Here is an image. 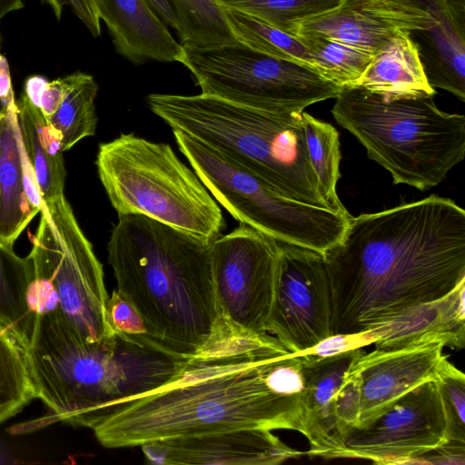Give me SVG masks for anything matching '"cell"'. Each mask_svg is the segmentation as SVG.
<instances>
[{
    "label": "cell",
    "instance_id": "cell-1",
    "mask_svg": "<svg viewBox=\"0 0 465 465\" xmlns=\"http://www.w3.org/2000/svg\"><path fill=\"white\" fill-rule=\"evenodd\" d=\"M304 361L272 334L233 335L164 387L110 407L91 430L105 448L238 429L302 433Z\"/></svg>",
    "mask_w": 465,
    "mask_h": 465
},
{
    "label": "cell",
    "instance_id": "cell-2",
    "mask_svg": "<svg viewBox=\"0 0 465 465\" xmlns=\"http://www.w3.org/2000/svg\"><path fill=\"white\" fill-rule=\"evenodd\" d=\"M322 256L331 334L365 331L465 281V211L430 195L351 217L340 242Z\"/></svg>",
    "mask_w": 465,
    "mask_h": 465
},
{
    "label": "cell",
    "instance_id": "cell-3",
    "mask_svg": "<svg viewBox=\"0 0 465 465\" xmlns=\"http://www.w3.org/2000/svg\"><path fill=\"white\" fill-rule=\"evenodd\" d=\"M211 242L141 214L118 215L107 243L117 292L148 336L190 359L233 333L219 309Z\"/></svg>",
    "mask_w": 465,
    "mask_h": 465
},
{
    "label": "cell",
    "instance_id": "cell-4",
    "mask_svg": "<svg viewBox=\"0 0 465 465\" xmlns=\"http://www.w3.org/2000/svg\"><path fill=\"white\" fill-rule=\"evenodd\" d=\"M147 103L172 129L212 146L279 193L328 208L309 161L302 114H270L203 94H151Z\"/></svg>",
    "mask_w": 465,
    "mask_h": 465
},
{
    "label": "cell",
    "instance_id": "cell-5",
    "mask_svg": "<svg viewBox=\"0 0 465 465\" xmlns=\"http://www.w3.org/2000/svg\"><path fill=\"white\" fill-rule=\"evenodd\" d=\"M331 114L365 147L394 184L425 191L443 182L465 156V116L440 110L432 97L384 100L341 87Z\"/></svg>",
    "mask_w": 465,
    "mask_h": 465
},
{
    "label": "cell",
    "instance_id": "cell-6",
    "mask_svg": "<svg viewBox=\"0 0 465 465\" xmlns=\"http://www.w3.org/2000/svg\"><path fill=\"white\" fill-rule=\"evenodd\" d=\"M25 350L36 397L48 411L14 427L13 433L56 422L91 429L126 387L129 366L123 351L110 340L87 341L58 308L35 313Z\"/></svg>",
    "mask_w": 465,
    "mask_h": 465
},
{
    "label": "cell",
    "instance_id": "cell-7",
    "mask_svg": "<svg viewBox=\"0 0 465 465\" xmlns=\"http://www.w3.org/2000/svg\"><path fill=\"white\" fill-rule=\"evenodd\" d=\"M95 164L118 215H144L211 242L222 235L218 203L168 143L121 134L99 144Z\"/></svg>",
    "mask_w": 465,
    "mask_h": 465
},
{
    "label": "cell",
    "instance_id": "cell-8",
    "mask_svg": "<svg viewBox=\"0 0 465 465\" xmlns=\"http://www.w3.org/2000/svg\"><path fill=\"white\" fill-rule=\"evenodd\" d=\"M181 153L207 190L231 215L277 242L324 252L338 243L351 218L288 197L228 156L178 129Z\"/></svg>",
    "mask_w": 465,
    "mask_h": 465
},
{
    "label": "cell",
    "instance_id": "cell-9",
    "mask_svg": "<svg viewBox=\"0 0 465 465\" xmlns=\"http://www.w3.org/2000/svg\"><path fill=\"white\" fill-rule=\"evenodd\" d=\"M28 255L34 268L28 302L35 314L60 309L87 341L115 334L107 312L103 265L64 195L44 203Z\"/></svg>",
    "mask_w": 465,
    "mask_h": 465
},
{
    "label": "cell",
    "instance_id": "cell-10",
    "mask_svg": "<svg viewBox=\"0 0 465 465\" xmlns=\"http://www.w3.org/2000/svg\"><path fill=\"white\" fill-rule=\"evenodd\" d=\"M182 63L203 94L270 114H302L335 98L341 87L312 68L252 50L242 44L184 47Z\"/></svg>",
    "mask_w": 465,
    "mask_h": 465
},
{
    "label": "cell",
    "instance_id": "cell-11",
    "mask_svg": "<svg viewBox=\"0 0 465 465\" xmlns=\"http://www.w3.org/2000/svg\"><path fill=\"white\" fill-rule=\"evenodd\" d=\"M213 281L221 316L242 335L269 333L276 294L278 242L240 223L211 244Z\"/></svg>",
    "mask_w": 465,
    "mask_h": 465
},
{
    "label": "cell",
    "instance_id": "cell-12",
    "mask_svg": "<svg viewBox=\"0 0 465 465\" xmlns=\"http://www.w3.org/2000/svg\"><path fill=\"white\" fill-rule=\"evenodd\" d=\"M446 441L439 389L436 381L430 380L408 391L369 424L347 428L341 458L378 464L410 463Z\"/></svg>",
    "mask_w": 465,
    "mask_h": 465
},
{
    "label": "cell",
    "instance_id": "cell-13",
    "mask_svg": "<svg viewBox=\"0 0 465 465\" xmlns=\"http://www.w3.org/2000/svg\"><path fill=\"white\" fill-rule=\"evenodd\" d=\"M279 276L268 332L291 353H302L331 335V302L323 256L278 242Z\"/></svg>",
    "mask_w": 465,
    "mask_h": 465
},
{
    "label": "cell",
    "instance_id": "cell-14",
    "mask_svg": "<svg viewBox=\"0 0 465 465\" xmlns=\"http://www.w3.org/2000/svg\"><path fill=\"white\" fill-rule=\"evenodd\" d=\"M442 341H425L399 349L362 352L349 372L361 380V406L357 427H363L391 409L408 391L434 380L446 359Z\"/></svg>",
    "mask_w": 465,
    "mask_h": 465
},
{
    "label": "cell",
    "instance_id": "cell-15",
    "mask_svg": "<svg viewBox=\"0 0 465 465\" xmlns=\"http://www.w3.org/2000/svg\"><path fill=\"white\" fill-rule=\"evenodd\" d=\"M150 464L275 465L302 452L266 429H238L171 438L141 446Z\"/></svg>",
    "mask_w": 465,
    "mask_h": 465
},
{
    "label": "cell",
    "instance_id": "cell-16",
    "mask_svg": "<svg viewBox=\"0 0 465 465\" xmlns=\"http://www.w3.org/2000/svg\"><path fill=\"white\" fill-rule=\"evenodd\" d=\"M437 24L429 15L391 0H341L298 24L294 36L322 35L374 55L397 34Z\"/></svg>",
    "mask_w": 465,
    "mask_h": 465
},
{
    "label": "cell",
    "instance_id": "cell-17",
    "mask_svg": "<svg viewBox=\"0 0 465 465\" xmlns=\"http://www.w3.org/2000/svg\"><path fill=\"white\" fill-rule=\"evenodd\" d=\"M0 104V243L14 248L44 202L22 144L15 94Z\"/></svg>",
    "mask_w": 465,
    "mask_h": 465
},
{
    "label": "cell",
    "instance_id": "cell-18",
    "mask_svg": "<svg viewBox=\"0 0 465 465\" xmlns=\"http://www.w3.org/2000/svg\"><path fill=\"white\" fill-rule=\"evenodd\" d=\"M465 281L445 296L408 307L367 330L377 350L399 349L425 341L465 346Z\"/></svg>",
    "mask_w": 465,
    "mask_h": 465
},
{
    "label": "cell",
    "instance_id": "cell-19",
    "mask_svg": "<svg viewBox=\"0 0 465 465\" xmlns=\"http://www.w3.org/2000/svg\"><path fill=\"white\" fill-rule=\"evenodd\" d=\"M362 348L317 358L305 356L302 394V431L309 442V456L341 458L343 450L341 435L334 413V399L344 374Z\"/></svg>",
    "mask_w": 465,
    "mask_h": 465
},
{
    "label": "cell",
    "instance_id": "cell-20",
    "mask_svg": "<svg viewBox=\"0 0 465 465\" xmlns=\"http://www.w3.org/2000/svg\"><path fill=\"white\" fill-rule=\"evenodd\" d=\"M116 52L134 64L181 62L183 48L145 0H94Z\"/></svg>",
    "mask_w": 465,
    "mask_h": 465
},
{
    "label": "cell",
    "instance_id": "cell-21",
    "mask_svg": "<svg viewBox=\"0 0 465 465\" xmlns=\"http://www.w3.org/2000/svg\"><path fill=\"white\" fill-rule=\"evenodd\" d=\"M411 31L393 36L376 53L351 86L363 88L384 100L433 97L436 91L424 74Z\"/></svg>",
    "mask_w": 465,
    "mask_h": 465
},
{
    "label": "cell",
    "instance_id": "cell-22",
    "mask_svg": "<svg viewBox=\"0 0 465 465\" xmlns=\"http://www.w3.org/2000/svg\"><path fill=\"white\" fill-rule=\"evenodd\" d=\"M22 144L44 203L64 195L66 171L62 136L23 94L16 102Z\"/></svg>",
    "mask_w": 465,
    "mask_h": 465
},
{
    "label": "cell",
    "instance_id": "cell-23",
    "mask_svg": "<svg viewBox=\"0 0 465 465\" xmlns=\"http://www.w3.org/2000/svg\"><path fill=\"white\" fill-rule=\"evenodd\" d=\"M410 36L431 87L444 89L465 100V35L451 23L413 30Z\"/></svg>",
    "mask_w": 465,
    "mask_h": 465
},
{
    "label": "cell",
    "instance_id": "cell-24",
    "mask_svg": "<svg viewBox=\"0 0 465 465\" xmlns=\"http://www.w3.org/2000/svg\"><path fill=\"white\" fill-rule=\"evenodd\" d=\"M33 279L30 258H22L14 248L0 243V323L24 349L29 341L35 316L28 302Z\"/></svg>",
    "mask_w": 465,
    "mask_h": 465
},
{
    "label": "cell",
    "instance_id": "cell-25",
    "mask_svg": "<svg viewBox=\"0 0 465 465\" xmlns=\"http://www.w3.org/2000/svg\"><path fill=\"white\" fill-rule=\"evenodd\" d=\"M98 85L91 74L68 75V85L57 110L47 120L61 134L63 151L71 149L85 137L93 136L97 126L94 101Z\"/></svg>",
    "mask_w": 465,
    "mask_h": 465
},
{
    "label": "cell",
    "instance_id": "cell-26",
    "mask_svg": "<svg viewBox=\"0 0 465 465\" xmlns=\"http://www.w3.org/2000/svg\"><path fill=\"white\" fill-rule=\"evenodd\" d=\"M302 122L308 157L320 195L329 209L346 211L336 193L341 158L339 133L331 124L305 112L302 113Z\"/></svg>",
    "mask_w": 465,
    "mask_h": 465
},
{
    "label": "cell",
    "instance_id": "cell-27",
    "mask_svg": "<svg viewBox=\"0 0 465 465\" xmlns=\"http://www.w3.org/2000/svg\"><path fill=\"white\" fill-rule=\"evenodd\" d=\"M177 35L184 47L209 48L239 42L234 37L218 0H169Z\"/></svg>",
    "mask_w": 465,
    "mask_h": 465
},
{
    "label": "cell",
    "instance_id": "cell-28",
    "mask_svg": "<svg viewBox=\"0 0 465 465\" xmlns=\"http://www.w3.org/2000/svg\"><path fill=\"white\" fill-rule=\"evenodd\" d=\"M37 399L26 352L0 323V424Z\"/></svg>",
    "mask_w": 465,
    "mask_h": 465
},
{
    "label": "cell",
    "instance_id": "cell-29",
    "mask_svg": "<svg viewBox=\"0 0 465 465\" xmlns=\"http://www.w3.org/2000/svg\"><path fill=\"white\" fill-rule=\"evenodd\" d=\"M295 36L306 47L312 67L340 87L353 85L373 57L368 52L322 35Z\"/></svg>",
    "mask_w": 465,
    "mask_h": 465
},
{
    "label": "cell",
    "instance_id": "cell-30",
    "mask_svg": "<svg viewBox=\"0 0 465 465\" xmlns=\"http://www.w3.org/2000/svg\"><path fill=\"white\" fill-rule=\"evenodd\" d=\"M223 9L227 23L240 44L267 55L297 62L312 68L306 47L296 36L238 10Z\"/></svg>",
    "mask_w": 465,
    "mask_h": 465
},
{
    "label": "cell",
    "instance_id": "cell-31",
    "mask_svg": "<svg viewBox=\"0 0 465 465\" xmlns=\"http://www.w3.org/2000/svg\"><path fill=\"white\" fill-rule=\"evenodd\" d=\"M341 0H218L223 8L235 9L259 18L294 35L298 24L332 9Z\"/></svg>",
    "mask_w": 465,
    "mask_h": 465
},
{
    "label": "cell",
    "instance_id": "cell-32",
    "mask_svg": "<svg viewBox=\"0 0 465 465\" xmlns=\"http://www.w3.org/2000/svg\"><path fill=\"white\" fill-rule=\"evenodd\" d=\"M434 381L445 414L447 441L465 445V376L446 358Z\"/></svg>",
    "mask_w": 465,
    "mask_h": 465
},
{
    "label": "cell",
    "instance_id": "cell-33",
    "mask_svg": "<svg viewBox=\"0 0 465 465\" xmlns=\"http://www.w3.org/2000/svg\"><path fill=\"white\" fill-rule=\"evenodd\" d=\"M68 85V75L48 81L41 75L26 79L24 94L48 119L61 104Z\"/></svg>",
    "mask_w": 465,
    "mask_h": 465
},
{
    "label": "cell",
    "instance_id": "cell-34",
    "mask_svg": "<svg viewBox=\"0 0 465 465\" xmlns=\"http://www.w3.org/2000/svg\"><path fill=\"white\" fill-rule=\"evenodd\" d=\"M361 406V380L358 374H344L334 399V413L338 430L341 435L347 428L358 423Z\"/></svg>",
    "mask_w": 465,
    "mask_h": 465
},
{
    "label": "cell",
    "instance_id": "cell-35",
    "mask_svg": "<svg viewBox=\"0 0 465 465\" xmlns=\"http://www.w3.org/2000/svg\"><path fill=\"white\" fill-rule=\"evenodd\" d=\"M110 322L115 331L131 335H148L143 320L135 308L124 299L117 290L107 301Z\"/></svg>",
    "mask_w": 465,
    "mask_h": 465
},
{
    "label": "cell",
    "instance_id": "cell-36",
    "mask_svg": "<svg viewBox=\"0 0 465 465\" xmlns=\"http://www.w3.org/2000/svg\"><path fill=\"white\" fill-rule=\"evenodd\" d=\"M373 341L369 331L350 334L336 333L328 336L305 352L317 358H324L363 348Z\"/></svg>",
    "mask_w": 465,
    "mask_h": 465
},
{
    "label": "cell",
    "instance_id": "cell-37",
    "mask_svg": "<svg viewBox=\"0 0 465 465\" xmlns=\"http://www.w3.org/2000/svg\"><path fill=\"white\" fill-rule=\"evenodd\" d=\"M52 7L57 19H60L64 5H70L76 16L85 25L91 34L100 36V18L94 0H45Z\"/></svg>",
    "mask_w": 465,
    "mask_h": 465
},
{
    "label": "cell",
    "instance_id": "cell-38",
    "mask_svg": "<svg viewBox=\"0 0 465 465\" xmlns=\"http://www.w3.org/2000/svg\"><path fill=\"white\" fill-rule=\"evenodd\" d=\"M429 15L436 23H451L445 15L440 0H391ZM452 24V23H451ZM458 30V29H457Z\"/></svg>",
    "mask_w": 465,
    "mask_h": 465
},
{
    "label": "cell",
    "instance_id": "cell-39",
    "mask_svg": "<svg viewBox=\"0 0 465 465\" xmlns=\"http://www.w3.org/2000/svg\"><path fill=\"white\" fill-rule=\"evenodd\" d=\"M440 3L449 20L465 35V0H440Z\"/></svg>",
    "mask_w": 465,
    "mask_h": 465
},
{
    "label": "cell",
    "instance_id": "cell-40",
    "mask_svg": "<svg viewBox=\"0 0 465 465\" xmlns=\"http://www.w3.org/2000/svg\"><path fill=\"white\" fill-rule=\"evenodd\" d=\"M161 20L177 30V20L169 0H145Z\"/></svg>",
    "mask_w": 465,
    "mask_h": 465
},
{
    "label": "cell",
    "instance_id": "cell-41",
    "mask_svg": "<svg viewBox=\"0 0 465 465\" xmlns=\"http://www.w3.org/2000/svg\"><path fill=\"white\" fill-rule=\"evenodd\" d=\"M23 6L22 0H0V20L6 14L21 9Z\"/></svg>",
    "mask_w": 465,
    "mask_h": 465
},
{
    "label": "cell",
    "instance_id": "cell-42",
    "mask_svg": "<svg viewBox=\"0 0 465 465\" xmlns=\"http://www.w3.org/2000/svg\"><path fill=\"white\" fill-rule=\"evenodd\" d=\"M15 462V458L11 449L2 440H0V464H8Z\"/></svg>",
    "mask_w": 465,
    "mask_h": 465
}]
</instances>
